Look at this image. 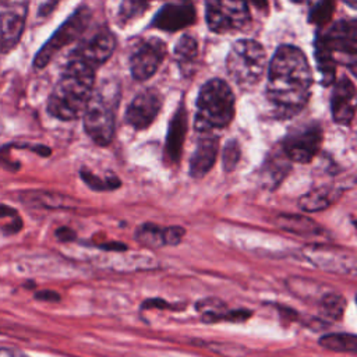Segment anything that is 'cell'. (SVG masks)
<instances>
[{
  "instance_id": "cell-1",
  "label": "cell",
  "mask_w": 357,
  "mask_h": 357,
  "mask_svg": "<svg viewBox=\"0 0 357 357\" xmlns=\"http://www.w3.org/2000/svg\"><path fill=\"white\" fill-rule=\"evenodd\" d=\"M312 75L304 53L294 46H280L268 70L266 96L279 117L297 114L311 95Z\"/></svg>"
},
{
  "instance_id": "cell-2",
  "label": "cell",
  "mask_w": 357,
  "mask_h": 357,
  "mask_svg": "<svg viewBox=\"0 0 357 357\" xmlns=\"http://www.w3.org/2000/svg\"><path fill=\"white\" fill-rule=\"evenodd\" d=\"M95 84V68L70 57L61 71L49 100L47 112L59 120L78 119L88 103Z\"/></svg>"
},
{
  "instance_id": "cell-3",
  "label": "cell",
  "mask_w": 357,
  "mask_h": 357,
  "mask_svg": "<svg viewBox=\"0 0 357 357\" xmlns=\"http://www.w3.org/2000/svg\"><path fill=\"white\" fill-rule=\"evenodd\" d=\"M315 59L321 74H331L343 64L353 73L357 64V21L342 20L315 39Z\"/></svg>"
},
{
  "instance_id": "cell-4",
  "label": "cell",
  "mask_w": 357,
  "mask_h": 357,
  "mask_svg": "<svg viewBox=\"0 0 357 357\" xmlns=\"http://www.w3.org/2000/svg\"><path fill=\"white\" fill-rule=\"evenodd\" d=\"M119 99L120 88L113 79H106L92 89L82 114L85 132L96 145L106 146L114 137Z\"/></svg>"
},
{
  "instance_id": "cell-5",
  "label": "cell",
  "mask_w": 357,
  "mask_h": 357,
  "mask_svg": "<svg viewBox=\"0 0 357 357\" xmlns=\"http://www.w3.org/2000/svg\"><path fill=\"white\" fill-rule=\"evenodd\" d=\"M234 116V95L222 79H209L204 84L197 99L195 130L209 132L230 124Z\"/></svg>"
},
{
  "instance_id": "cell-6",
  "label": "cell",
  "mask_w": 357,
  "mask_h": 357,
  "mask_svg": "<svg viewBox=\"0 0 357 357\" xmlns=\"http://www.w3.org/2000/svg\"><path fill=\"white\" fill-rule=\"evenodd\" d=\"M226 68L230 78L241 89L254 88L266 68V54L262 45L251 39L237 40L229 50Z\"/></svg>"
},
{
  "instance_id": "cell-7",
  "label": "cell",
  "mask_w": 357,
  "mask_h": 357,
  "mask_svg": "<svg viewBox=\"0 0 357 357\" xmlns=\"http://www.w3.org/2000/svg\"><path fill=\"white\" fill-rule=\"evenodd\" d=\"M91 20V11L86 7L75 10V13L68 17L63 25L52 35V38L40 47L33 59V67L36 70L45 68L49 61L60 52L64 46L77 40L79 35L86 29Z\"/></svg>"
},
{
  "instance_id": "cell-8",
  "label": "cell",
  "mask_w": 357,
  "mask_h": 357,
  "mask_svg": "<svg viewBox=\"0 0 357 357\" xmlns=\"http://www.w3.org/2000/svg\"><path fill=\"white\" fill-rule=\"evenodd\" d=\"M205 20L211 31L227 33L243 29L250 22L245 0H208Z\"/></svg>"
},
{
  "instance_id": "cell-9",
  "label": "cell",
  "mask_w": 357,
  "mask_h": 357,
  "mask_svg": "<svg viewBox=\"0 0 357 357\" xmlns=\"http://www.w3.org/2000/svg\"><path fill=\"white\" fill-rule=\"evenodd\" d=\"M321 144V126L318 123H307L291 128L286 134L280 148L290 162L308 163L318 153Z\"/></svg>"
},
{
  "instance_id": "cell-10",
  "label": "cell",
  "mask_w": 357,
  "mask_h": 357,
  "mask_svg": "<svg viewBox=\"0 0 357 357\" xmlns=\"http://www.w3.org/2000/svg\"><path fill=\"white\" fill-rule=\"evenodd\" d=\"M29 0H0V53L11 52L21 40Z\"/></svg>"
},
{
  "instance_id": "cell-11",
  "label": "cell",
  "mask_w": 357,
  "mask_h": 357,
  "mask_svg": "<svg viewBox=\"0 0 357 357\" xmlns=\"http://www.w3.org/2000/svg\"><path fill=\"white\" fill-rule=\"evenodd\" d=\"M303 255L312 265L326 272L349 275L356 271L354 252L343 247L329 244H310L303 248Z\"/></svg>"
},
{
  "instance_id": "cell-12",
  "label": "cell",
  "mask_w": 357,
  "mask_h": 357,
  "mask_svg": "<svg viewBox=\"0 0 357 357\" xmlns=\"http://www.w3.org/2000/svg\"><path fill=\"white\" fill-rule=\"evenodd\" d=\"M166 56V45L159 38H148L138 43L130 57L131 75L138 81L151 78Z\"/></svg>"
},
{
  "instance_id": "cell-13",
  "label": "cell",
  "mask_w": 357,
  "mask_h": 357,
  "mask_svg": "<svg viewBox=\"0 0 357 357\" xmlns=\"http://www.w3.org/2000/svg\"><path fill=\"white\" fill-rule=\"evenodd\" d=\"M162 109V95L153 88L139 92L128 105L126 121L135 130L148 128Z\"/></svg>"
},
{
  "instance_id": "cell-14",
  "label": "cell",
  "mask_w": 357,
  "mask_h": 357,
  "mask_svg": "<svg viewBox=\"0 0 357 357\" xmlns=\"http://www.w3.org/2000/svg\"><path fill=\"white\" fill-rule=\"evenodd\" d=\"M116 47V39L107 29L96 31L92 36L86 38L84 42L78 45L75 50H73V59H78L92 68L103 64L113 53Z\"/></svg>"
},
{
  "instance_id": "cell-15",
  "label": "cell",
  "mask_w": 357,
  "mask_h": 357,
  "mask_svg": "<svg viewBox=\"0 0 357 357\" xmlns=\"http://www.w3.org/2000/svg\"><path fill=\"white\" fill-rule=\"evenodd\" d=\"M356 86L351 79L342 77L336 84L332 92L331 110L332 119L335 123L347 126L351 123L356 112Z\"/></svg>"
},
{
  "instance_id": "cell-16",
  "label": "cell",
  "mask_w": 357,
  "mask_h": 357,
  "mask_svg": "<svg viewBox=\"0 0 357 357\" xmlns=\"http://www.w3.org/2000/svg\"><path fill=\"white\" fill-rule=\"evenodd\" d=\"M195 21V8L190 3H167L165 4L152 21V26L158 29L176 32Z\"/></svg>"
},
{
  "instance_id": "cell-17",
  "label": "cell",
  "mask_w": 357,
  "mask_h": 357,
  "mask_svg": "<svg viewBox=\"0 0 357 357\" xmlns=\"http://www.w3.org/2000/svg\"><path fill=\"white\" fill-rule=\"evenodd\" d=\"M187 132V112L181 105L177 107L173 119L170 120L166 144H165V162L167 165H176L180 162L183 144Z\"/></svg>"
},
{
  "instance_id": "cell-18",
  "label": "cell",
  "mask_w": 357,
  "mask_h": 357,
  "mask_svg": "<svg viewBox=\"0 0 357 357\" xmlns=\"http://www.w3.org/2000/svg\"><path fill=\"white\" fill-rule=\"evenodd\" d=\"M18 199L29 208L40 209H75L79 204L66 194L47 190H25L20 192Z\"/></svg>"
},
{
  "instance_id": "cell-19",
  "label": "cell",
  "mask_w": 357,
  "mask_h": 357,
  "mask_svg": "<svg viewBox=\"0 0 357 357\" xmlns=\"http://www.w3.org/2000/svg\"><path fill=\"white\" fill-rule=\"evenodd\" d=\"M219 149V139L213 135L202 137L190 159V176L192 178H201L215 165Z\"/></svg>"
},
{
  "instance_id": "cell-20",
  "label": "cell",
  "mask_w": 357,
  "mask_h": 357,
  "mask_svg": "<svg viewBox=\"0 0 357 357\" xmlns=\"http://www.w3.org/2000/svg\"><path fill=\"white\" fill-rule=\"evenodd\" d=\"M290 160L283 153L282 148L280 151L272 152L264 162L261 170H259V183L262 187L268 190H275L283 178L290 172Z\"/></svg>"
},
{
  "instance_id": "cell-21",
  "label": "cell",
  "mask_w": 357,
  "mask_h": 357,
  "mask_svg": "<svg viewBox=\"0 0 357 357\" xmlns=\"http://www.w3.org/2000/svg\"><path fill=\"white\" fill-rule=\"evenodd\" d=\"M342 192L343 191L336 185H321L301 195L298 206L305 212H319L335 204Z\"/></svg>"
},
{
  "instance_id": "cell-22",
  "label": "cell",
  "mask_w": 357,
  "mask_h": 357,
  "mask_svg": "<svg viewBox=\"0 0 357 357\" xmlns=\"http://www.w3.org/2000/svg\"><path fill=\"white\" fill-rule=\"evenodd\" d=\"M275 223L280 230L303 237H314L324 233V229L315 220L304 215L282 213L275 218Z\"/></svg>"
},
{
  "instance_id": "cell-23",
  "label": "cell",
  "mask_w": 357,
  "mask_h": 357,
  "mask_svg": "<svg viewBox=\"0 0 357 357\" xmlns=\"http://www.w3.org/2000/svg\"><path fill=\"white\" fill-rule=\"evenodd\" d=\"M286 287L293 293L297 298H301L308 303H317L321 300V297L329 290L325 283H319L317 280H311L307 278L300 276H290L286 279Z\"/></svg>"
},
{
  "instance_id": "cell-24",
  "label": "cell",
  "mask_w": 357,
  "mask_h": 357,
  "mask_svg": "<svg viewBox=\"0 0 357 357\" xmlns=\"http://www.w3.org/2000/svg\"><path fill=\"white\" fill-rule=\"evenodd\" d=\"M346 305H347L346 298L340 293L332 289H329L318 301V310L321 315L326 319H333V321H339L343 317Z\"/></svg>"
},
{
  "instance_id": "cell-25",
  "label": "cell",
  "mask_w": 357,
  "mask_h": 357,
  "mask_svg": "<svg viewBox=\"0 0 357 357\" xmlns=\"http://www.w3.org/2000/svg\"><path fill=\"white\" fill-rule=\"evenodd\" d=\"M134 237L139 244L148 248H160L166 245V227L146 222L135 230Z\"/></svg>"
},
{
  "instance_id": "cell-26",
  "label": "cell",
  "mask_w": 357,
  "mask_h": 357,
  "mask_svg": "<svg viewBox=\"0 0 357 357\" xmlns=\"http://www.w3.org/2000/svg\"><path fill=\"white\" fill-rule=\"evenodd\" d=\"M319 346L336 353H356L357 337L353 333H328L321 336Z\"/></svg>"
},
{
  "instance_id": "cell-27",
  "label": "cell",
  "mask_w": 357,
  "mask_h": 357,
  "mask_svg": "<svg viewBox=\"0 0 357 357\" xmlns=\"http://www.w3.org/2000/svg\"><path fill=\"white\" fill-rule=\"evenodd\" d=\"M197 54H198L197 40L190 35H183L174 47V57L180 64V67L183 70L190 68V66H192V63L195 61Z\"/></svg>"
},
{
  "instance_id": "cell-28",
  "label": "cell",
  "mask_w": 357,
  "mask_h": 357,
  "mask_svg": "<svg viewBox=\"0 0 357 357\" xmlns=\"http://www.w3.org/2000/svg\"><path fill=\"white\" fill-rule=\"evenodd\" d=\"M81 180L93 191H113L121 185L120 178L116 174H109L103 178L93 174L91 170L81 169L79 172Z\"/></svg>"
},
{
  "instance_id": "cell-29",
  "label": "cell",
  "mask_w": 357,
  "mask_h": 357,
  "mask_svg": "<svg viewBox=\"0 0 357 357\" xmlns=\"http://www.w3.org/2000/svg\"><path fill=\"white\" fill-rule=\"evenodd\" d=\"M153 0H123L119 10V18L121 22L135 21L142 17L151 7Z\"/></svg>"
},
{
  "instance_id": "cell-30",
  "label": "cell",
  "mask_w": 357,
  "mask_h": 357,
  "mask_svg": "<svg viewBox=\"0 0 357 357\" xmlns=\"http://www.w3.org/2000/svg\"><path fill=\"white\" fill-rule=\"evenodd\" d=\"M335 7H336V0H319L311 8L308 21L311 24L325 25L331 20V17H332V14L335 11Z\"/></svg>"
},
{
  "instance_id": "cell-31",
  "label": "cell",
  "mask_w": 357,
  "mask_h": 357,
  "mask_svg": "<svg viewBox=\"0 0 357 357\" xmlns=\"http://www.w3.org/2000/svg\"><path fill=\"white\" fill-rule=\"evenodd\" d=\"M241 156V149L240 145L236 139H230L226 142L222 153V166L226 173H230L236 169L238 160Z\"/></svg>"
},
{
  "instance_id": "cell-32",
  "label": "cell",
  "mask_w": 357,
  "mask_h": 357,
  "mask_svg": "<svg viewBox=\"0 0 357 357\" xmlns=\"http://www.w3.org/2000/svg\"><path fill=\"white\" fill-rule=\"evenodd\" d=\"M201 346L212 350L213 353L226 356V357H244L247 350L240 346V344H234V343H223V342H212V343H205L201 342Z\"/></svg>"
},
{
  "instance_id": "cell-33",
  "label": "cell",
  "mask_w": 357,
  "mask_h": 357,
  "mask_svg": "<svg viewBox=\"0 0 357 357\" xmlns=\"http://www.w3.org/2000/svg\"><path fill=\"white\" fill-rule=\"evenodd\" d=\"M185 236V229L181 226L166 227V245H177Z\"/></svg>"
},
{
  "instance_id": "cell-34",
  "label": "cell",
  "mask_w": 357,
  "mask_h": 357,
  "mask_svg": "<svg viewBox=\"0 0 357 357\" xmlns=\"http://www.w3.org/2000/svg\"><path fill=\"white\" fill-rule=\"evenodd\" d=\"M142 308H162V310H177L176 305L165 301L163 298H148L142 303Z\"/></svg>"
},
{
  "instance_id": "cell-35",
  "label": "cell",
  "mask_w": 357,
  "mask_h": 357,
  "mask_svg": "<svg viewBox=\"0 0 357 357\" xmlns=\"http://www.w3.org/2000/svg\"><path fill=\"white\" fill-rule=\"evenodd\" d=\"M54 236H56V238H57L59 241H61V243H70V241H74V240L77 238V233H75L73 229L66 227V226L59 227V229L54 231Z\"/></svg>"
},
{
  "instance_id": "cell-36",
  "label": "cell",
  "mask_w": 357,
  "mask_h": 357,
  "mask_svg": "<svg viewBox=\"0 0 357 357\" xmlns=\"http://www.w3.org/2000/svg\"><path fill=\"white\" fill-rule=\"evenodd\" d=\"M39 301H47V303H56L60 301V294L53 290H39L33 296Z\"/></svg>"
},
{
  "instance_id": "cell-37",
  "label": "cell",
  "mask_w": 357,
  "mask_h": 357,
  "mask_svg": "<svg viewBox=\"0 0 357 357\" xmlns=\"http://www.w3.org/2000/svg\"><path fill=\"white\" fill-rule=\"evenodd\" d=\"M0 357H29V356L25 354V353H24L22 350H20V349L0 346Z\"/></svg>"
},
{
  "instance_id": "cell-38",
  "label": "cell",
  "mask_w": 357,
  "mask_h": 357,
  "mask_svg": "<svg viewBox=\"0 0 357 357\" xmlns=\"http://www.w3.org/2000/svg\"><path fill=\"white\" fill-rule=\"evenodd\" d=\"M17 216H20V213H18V211L17 209H14L13 206H10V205H4V204H0V219H14V218H17Z\"/></svg>"
},
{
  "instance_id": "cell-39",
  "label": "cell",
  "mask_w": 357,
  "mask_h": 357,
  "mask_svg": "<svg viewBox=\"0 0 357 357\" xmlns=\"http://www.w3.org/2000/svg\"><path fill=\"white\" fill-rule=\"evenodd\" d=\"M98 248H100L103 251H124V250H127V245L120 241H112V243L99 244Z\"/></svg>"
},
{
  "instance_id": "cell-40",
  "label": "cell",
  "mask_w": 357,
  "mask_h": 357,
  "mask_svg": "<svg viewBox=\"0 0 357 357\" xmlns=\"http://www.w3.org/2000/svg\"><path fill=\"white\" fill-rule=\"evenodd\" d=\"M257 7H259V8H266V0H251Z\"/></svg>"
},
{
  "instance_id": "cell-41",
  "label": "cell",
  "mask_w": 357,
  "mask_h": 357,
  "mask_svg": "<svg viewBox=\"0 0 357 357\" xmlns=\"http://www.w3.org/2000/svg\"><path fill=\"white\" fill-rule=\"evenodd\" d=\"M343 1L347 3L351 8H356V1H357V0H343Z\"/></svg>"
},
{
  "instance_id": "cell-42",
  "label": "cell",
  "mask_w": 357,
  "mask_h": 357,
  "mask_svg": "<svg viewBox=\"0 0 357 357\" xmlns=\"http://www.w3.org/2000/svg\"><path fill=\"white\" fill-rule=\"evenodd\" d=\"M172 3H188V0H170Z\"/></svg>"
},
{
  "instance_id": "cell-43",
  "label": "cell",
  "mask_w": 357,
  "mask_h": 357,
  "mask_svg": "<svg viewBox=\"0 0 357 357\" xmlns=\"http://www.w3.org/2000/svg\"><path fill=\"white\" fill-rule=\"evenodd\" d=\"M291 1H294V3H308L311 0H291Z\"/></svg>"
},
{
  "instance_id": "cell-44",
  "label": "cell",
  "mask_w": 357,
  "mask_h": 357,
  "mask_svg": "<svg viewBox=\"0 0 357 357\" xmlns=\"http://www.w3.org/2000/svg\"><path fill=\"white\" fill-rule=\"evenodd\" d=\"M3 132V124H1V121H0V134Z\"/></svg>"
}]
</instances>
